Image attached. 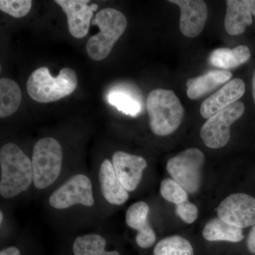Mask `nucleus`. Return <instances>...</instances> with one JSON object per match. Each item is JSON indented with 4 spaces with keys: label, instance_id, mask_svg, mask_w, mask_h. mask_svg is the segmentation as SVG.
Here are the masks:
<instances>
[{
    "label": "nucleus",
    "instance_id": "nucleus-1",
    "mask_svg": "<svg viewBox=\"0 0 255 255\" xmlns=\"http://www.w3.org/2000/svg\"><path fill=\"white\" fill-rule=\"evenodd\" d=\"M0 194L11 199L26 191L33 182L31 159L16 144H5L0 150Z\"/></svg>",
    "mask_w": 255,
    "mask_h": 255
},
{
    "label": "nucleus",
    "instance_id": "nucleus-2",
    "mask_svg": "<svg viewBox=\"0 0 255 255\" xmlns=\"http://www.w3.org/2000/svg\"><path fill=\"white\" fill-rule=\"evenodd\" d=\"M146 107L151 130L159 136H166L175 131L184 118V107L172 90H152L147 97Z\"/></svg>",
    "mask_w": 255,
    "mask_h": 255
},
{
    "label": "nucleus",
    "instance_id": "nucleus-3",
    "mask_svg": "<svg viewBox=\"0 0 255 255\" xmlns=\"http://www.w3.org/2000/svg\"><path fill=\"white\" fill-rule=\"evenodd\" d=\"M78 86L75 70L64 68L59 75L53 77L47 67H41L33 72L26 82L30 97L39 103L55 102L71 95Z\"/></svg>",
    "mask_w": 255,
    "mask_h": 255
},
{
    "label": "nucleus",
    "instance_id": "nucleus-4",
    "mask_svg": "<svg viewBox=\"0 0 255 255\" xmlns=\"http://www.w3.org/2000/svg\"><path fill=\"white\" fill-rule=\"evenodd\" d=\"M92 23L98 26L100 31L87 41V54L95 60L105 59L125 31L127 17L119 10L106 8L96 14Z\"/></svg>",
    "mask_w": 255,
    "mask_h": 255
},
{
    "label": "nucleus",
    "instance_id": "nucleus-5",
    "mask_svg": "<svg viewBox=\"0 0 255 255\" xmlns=\"http://www.w3.org/2000/svg\"><path fill=\"white\" fill-rule=\"evenodd\" d=\"M33 182L38 189L50 187L59 177L63 164V150L53 137H43L34 145L32 155Z\"/></svg>",
    "mask_w": 255,
    "mask_h": 255
},
{
    "label": "nucleus",
    "instance_id": "nucleus-6",
    "mask_svg": "<svg viewBox=\"0 0 255 255\" xmlns=\"http://www.w3.org/2000/svg\"><path fill=\"white\" fill-rule=\"evenodd\" d=\"M204 162L205 156L200 150L187 149L169 159L167 169L172 179L187 193L195 194L201 187V170Z\"/></svg>",
    "mask_w": 255,
    "mask_h": 255
},
{
    "label": "nucleus",
    "instance_id": "nucleus-7",
    "mask_svg": "<svg viewBox=\"0 0 255 255\" xmlns=\"http://www.w3.org/2000/svg\"><path fill=\"white\" fill-rule=\"evenodd\" d=\"M245 109L244 104L238 101L208 119L200 131L204 144L212 149L224 147L231 138V125L241 118Z\"/></svg>",
    "mask_w": 255,
    "mask_h": 255
},
{
    "label": "nucleus",
    "instance_id": "nucleus-8",
    "mask_svg": "<svg viewBox=\"0 0 255 255\" xmlns=\"http://www.w3.org/2000/svg\"><path fill=\"white\" fill-rule=\"evenodd\" d=\"M49 204L55 209H65L81 204L92 206L95 204L91 181L86 175H74L49 198Z\"/></svg>",
    "mask_w": 255,
    "mask_h": 255
},
{
    "label": "nucleus",
    "instance_id": "nucleus-9",
    "mask_svg": "<svg viewBox=\"0 0 255 255\" xmlns=\"http://www.w3.org/2000/svg\"><path fill=\"white\" fill-rule=\"evenodd\" d=\"M219 219L239 228L255 225V199L246 194H231L218 208Z\"/></svg>",
    "mask_w": 255,
    "mask_h": 255
},
{
    "label": "nucleus",
    "instance_id": "nucleus-10",
    "mask_svg": "<svg viewBox=\"0 0 255 255\" xmlns=\"http://www.w3.org/2000/svg\"><path fill=\"white\" fill-rule=\"evenodd\" d=\"M112 164L117 177L127 191H132L140 184L147 162L140 156L117 151L112 156Z\"/></svg>",
    "mask_w": 255,
    "mask_h": 255
},
{
    "label": "nucleus",
    "instance_id": "nucleus-11",
    "mask_svg": "<svg viewBox=\"0 0 255 255\" xmlns=\"http://www.w3.org/2000/svg\"><path fill=\"white\" fill-rule=\"evenodd\" d=\"M180 8L179 28L183 35L195 38L204 30L208 18V9L202 0H169Z\"/></svg>",
    "mask_w": 255,
    "mask_h": 255
},
{
    "label": "nucleus",
    "instance_id": "nucleus-12",
    "mask_svg": "<svg viewBox=\"0 0 255 255\" xmlns=\"http://www.w3.org/2000/svg\"><path fill=\"white\" fill-rule=\"evenodd\" d=\"M246 92V84L240 78H235L225 84L216 93L208 97L201 105V115L209 119L220 111L238 102Z\"/></svg>",
    "mask_w": 255,
    "mask_h": 255
},
{
    "label": "nucleus",
    "instance_id": "nucleus-13",
    "mask_svg": "<svg viewBox=\"0 0 255 255\" xmlns=\"http://www.w3.org/2000/svg\"><path fill=\"white\" fill-rule=\"evenodd\" d=\"M68 19L70 34L76 38L86 36L90 29L93 12L88 0H55Z\"/></svg>",
    "mask_w": 255,
    "mask_h": 255
},
{
    "label": "nucleus",
    "instance_id": "nucleus-14",
    "mask_svg": "<svg viewBox=\"0 0 255 255\" xmlns=\"http://www.w3.org/2000/svg\"><path fill=\"white\" fill-rule=\"evenodd\" d=\"M149 206L143 201L132 204L127 210L126 222L128 227L137 230L136 243L140 248H150L155 243L156 236L147 221Z\"/></svg>",
    "mask_w": 255,
    "mask_h": 255
},
{
    "label": "nucleus",
    "instance_id": "nucleus-15",
    "mask_svg": "<svg viewBox=\"0 0 255 255\" xmlns=\"http://www.w3.org/2000/svg\"><path fill=\"white\" fill-rule=\"evenodd\" d=\"M99 180L102 195L110 204L120 206L127 202L128 193L117 177L110 159H105L101 164Z\"/></svg>",
    "mask_w": 255,
    "mask_h": 255
},
{
    "label": "nucleus",
    "instance_id": "nucleus-16",
    "mask_svg": "<svg viewBox=\"0 0 255 255\" xmlns=\"http://www.w3.org/2000/svg\"><path fill=\"white\" fill-rule=\"evenodd\" d=\"M225 28L230 35L237 36L246 31L253 22L249 0H228Z\"/></svg>",
    "mask_w": 255,
    "mask_h": 255
},
{
    "label": "nucleus",
    "instance_id": "nucleus-17",
    "mask_svg": "<svg viewBox=\"0 0 255 255\" xmlns=\"http://www.w3.org/2000/svg\"><path fill=\"white\" fill-rule=\"evenodd\" d=\"M232 78L228 70H211L207 73L187 80V94L190 100H195L214 90L219 85L227 82Z\"/></svg>",
    "mask_w": 255,
    "mask_h": 255
},
{
    "label": "nucleus",
    "instance_id": "nucleus-18",
    "mask_svg": "<svg viewBox=\"0 0 255 255\" xmlns=\"http://www.w3.org/2000/svg\"><path fill=\"white\" fill-rule=\"evenodd\" d=\"M251 57V50L246 46H239L233 49L218 48L210 55L209 63L216 68L227 70L243 65L248 61Z\"/></svg>",
    "mask_w": 255,
    "mask_h": 255
},
{
    "label": "nucleus",
    "instance_id": "nucleus-19",
    "mask_svg": "<svg viewBox=\"0 0 255 255\" xmlns=\"http://www.w3.org/2000/svg\"><path fill=\"white\" fill-rule=\"evenodd\" d=\"M203 236L210 242L226 241L239 243L244 239L243 229L228 224L222 219L211 220L203 231Z\"/></svg>",
    "mask_w": 255,
    "mask_h": 255
},
{
    "label": "nucleus",
    "instance_id": "nucleus-20",
    "mask_svg": "<svg viewBox=\"0 0 255 255\" xmlns=\"http://www.w3.org/2000/svg\"><path fill=\"white\" fill-rule=\"evenodd\" d=\"M21 102V91L16 82L8 78L0 80V117L5 118L17 111Z\"/></svg>",
    "mask_w": 255,
    "mask_h": 255
},
{
    "label": "nucleus",
    "instance_id": "nucleus-21",
    "mask_svg": "<svg viewBox=\"0 0 255 255\" xmlns=\"http://www.w3.org/2000/svg\"><path fill=\"white\" fill-rule=\"evenodd\" d=\"M107 242L100 235L79 236L73 246L74 255H121L119 252L106 251Z\"/></svg>",
    "mask_w": 255,
    "mask_h": 255
},
{
    "label": "nucleus",
    "instance_id": "nucleus-22",
    "mask_svg": "<svg viewBox=\"0 0 255 255\" xmlns=\"http://www.w3.org/2000/svg\"><path fill=\"white\" fill-rule=\"evenodd\" d=\"M154 255H194L192 246L181 236L164 238L156 245Z\"/></svg>",
    "mask_w": 255,
    "mask_h": 255
},
{
    "label": "nucleus",
    "instance_id": "nucleus-23",
    "mask_svg": "<svg viewBox=\"0 0 255 255\" xmlns=\"http://www.w3.org/2000/svg\"><path fill=\"white\" fill-rule=\"evenodd\" d=\"M107 100L111 105L127 115L135 117L141 111L140 102L127 92L114 90L107 96Z\"/></svg>",
    "mask_w": 255,
    "mask_h": 255
},
{
    "label": "nucleus",
    "instance_id": "nucleus-24",
    "mask_svg": "<svg viewBox=\"0 0 255 255\" xmlns=\"http://www.w3.org/2000/svg\"><path fill=\"white\" fill-rule=\"evenodd\" d=\"M160 193L166 201L173 203L177 206L188 201L187 191L174 179H166L162 181Z\"/></svg>",
    "mask_w": 255,
    "mask_h": 255
},
{
    "label": "nucleus",
    "instance_id": "nucleus-25",
    "mask_svg": "<svg viewBox=\"0 0 255 255\" xmlns=\"http://www.w3.org/2000/svg\"><path fill=\"white\" fill-rule=\"evenodd\" d=\"M31 0H1L0 9L15 18H21L31 11Z\"/></svg>",
    "mask_w": 255,
    "mask_h": 255
},
{
    "label": "nucleus",
    "instance_id": "nucleus-26",
    "mask_svg": "<svg viewBox=\"0 0 255 255\" xmlns=\"http://www.w3.org/2000/svg\"><path fill=\"white\" fill-rule=\"evenodd\" d=\"M176 212L182 221L188 224L194 223L197 219V207L189 201L177 205Z\"/></svg>",
    "mask_w": 255,
    "mask_h": 255
},
{
    "label": "nucleus",
    "instance_id": "nucleus-27",
    "mask_svg": "<svg viewBox=\"0 0 255 255\" xmlns=\"http://www.w3.org/2000/svg\"><path fill=\"white\" fill-rule=\"evenodd\" d=\"M247 244H248V250L253 254H255V225L253 226V229L250 233Z\"/></svg>",
    "mask_w": 255,
    "mask_h": 255
},
{
    "label": "nucleus",
    "instance_id": "nucleus-28",
    "mask_svg": "<svg viewBox=\"0 0 255 255\" xmlns=\"http://www.w3.org/2000/svg\"><path fill=\"white\" fill-rule=\"evenodd\" d=\"M0 255H21V253L16 247H9L0 252Z\"/></svg>",
    "mask_w": 255,
    "mask_h": 255
},
{
    "label": "nucleus",
    "instance_id": "nucleus-29",
    "mask_svg": "<svg viewBox=\"0 0 255 255\" xmlns=\"http://www.w3.org/2000/svg\"><path fill=\"white\" fill-rule=\"evenodd\" d=\"M249 4L252 14L255 16V0H249Z\"/></svg>",
    "mask_w": 255,
    "mask_h": 255
},
{
    "label": "nucleus",
    "instance_id": "nucleus-30",
    "mask_svg": "<svg viewBox=\"0 0 255 255\" xmlns=\"http://www.w3.org/2000/svg\"><path fill=\"white\" fill-rule=\"evenodd\" d=\"M252 90H253V99H254L255 103V69L254 73H253V80H252Z\"/></svg>",
    "mask_w": 255,
    "mask_h": 255
},
{
    "label": "nucleus",
    "instance_id": "nucleus-31",
    "mask_svg": "<svg viewBox=\"0 0 255 255\" xmlns=\"http://www.w3.org/2000/svg\"><path fill=\"white\" fill-rule=\"evenodd\" d=\"M90 7H91L92 11H97V9H98V5L97 4H92L90 5Z\"/></svg>",
    "mask_w": 255,
    "mask_h": 255
},
{
    "label": "nucleus",
    "instance_id": "nucleus-32",
    "mask_svg": "<svg viewBox=\"0 0 255 255\" xmlns=\"http://www.w3.org/2000/svg\"><path fill=\"white\" fill-rule=\"evenodd\" d=\"M2 221H3V213L1 212H0V223H2Z\"/></svg>",
    "mask_w": 255,
    "mask_h": 255
}]
</instances>
